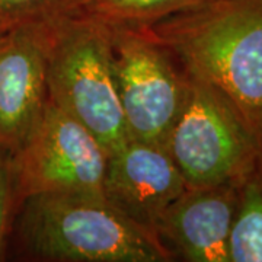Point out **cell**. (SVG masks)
<instances>
[{
    "instance_id": "14",
    "label": "cell",
    "mask_w": 262,
    "mask_h": 262,
    "mask_svg": "<svg viewBox=\"0 0 262 262\" xmlns=\"http://www.w3.org/2000/svg\"><path fill=\"white\" fill-rule=\"evenodd\" d=\"M76 2H77V0H75V3H76Z\"/></svg>"
},
{
    "instance_id": "3",
    "label": "cell",
    "mask_w": 262,
    "mask_h": 262,
    "mask_svg": "<svg viewBox=\"0 0 262 262\" xmlns=\"http://www.w3.org/2000/svg\"><path fill=\"white\" fill-rule=\"evenodd\" d=\"M47 86L50 101L91 131L108 155L130 140L106 25L75 9L50 20Z\"/></svg>"
},
{
    "instance_id": "8",
    "label": "cell",
    "mask_w": 262,
    "mask_h": 262,
    "mask_svg": "<svg viewBox=\"0 0 262 262\" xmlns=\"http://www.w3.org/2000/svg\"><path fill=\"white\" fill-rule=\"evenodd\" d=\"M239 182L187 187L153 227L170 261L230 262Z\"/></svg>"
},
{
    "instance_id": "9",
    "label": "cell",
    "mask_w": 262,
    "mask_h": 262,
    "mask_svg": "<svg viewBox=\"0 0 262 262\" xmlns=\"http://www.w3.org/2000/svg\"><path fill=\"white\" fill-rule=\"evenodd\" d=\"M185 189V179L165 147L130 139L108 155L103 198L151 234L160 214Z\"/></svg>"
},
{
    "instance_id": "2",
    "label": "cell",
    "mask_w": 262,
    "mask_h": 262,
    "mask_svg": "<svg viewBox=\"0 0 262 262\" xmlns=\"http://www.w3.org/2000/svg\"><path fill=\"white\" fill-rule=\"evenodd\" d=\"M15 215L19 242L39 261H170L155 234L130 222L103 195L34 194L19 203Z\"/></svg>"
},
{
    "instance_id": "12",
    "label": "cell",
    "mask_w": 262,
    "mask_h": 262,
    "mask_svg": "<svg viewBox=\"0 0 262 262\" xmlns=\"http://www.w3.org/2000/svg\"><path fill=\"white\" fill-rule=\"evenodd\" d=\"M75 8V0H0V34L47 20Z\"/></svg>"
},
{
    "instance_id": "1",
    "label": "cell",
    "mask_w": 262,
    "mask_h": 262,
    "mask_svg": "<svg viewBox=\"0 0 262 262\" xmlns=\"http://www.w3.org/2000/svg\"><path fill=\"white\" fill-rule=\"evenodd\" d=\"M143 29L222 95L262 147V0H208Z\"/></svg>"
},
{
    "instance_id": "5",
    "label": "cell",
    "mask_w": 262,
    "mask_h": 262,
    "mask_svg": "<svg viewBox=\"0 0 262 262\" xmlns=\"http://www.w3.org/2000/svg\"><path fill=\"white\" fill-rule=\"evenodd\" d=\"M117 92L131 140L165 147L185 101L188 76L143 28L108 27Z\"/></svg>"
},
{
    "instance_id": "11",
    "label": "cell",
    "mask_w": 262,
    "mask_h": 262,
    "mask_svg": "<svg viewBox=\"0 0 262 262\" xmlns=\"http://www.w3.org/2000/svg\"><path fill=\"white\" fill-rule=\"evenodd\" d=\"M208 0H77L73 9L106 27L143 28Z\"/></svg>"
},
{
    "instance_id": "4",
    "label": "cell",
    "mask_w": 262,
    "mask_h": 262,
    "mask_svg": "<svg viewBox=\"0 0 262 262\" xmlns=\"http://www.w3.org/2000/svg\"><path fill=\"white\" fill-rule=\"evenodd\" d=\"M165 150L187 187H206L241 181L262 147L222 95L188 77L185 101Z\"/></svg>"
},
{
    "instance_id": "10",
    "label": "cell",
    "mask_w": 262,
    "mask_h": 262,
    "mask_svg": "<svg viewBox=\"0 0 262 262\" xmlns=\"http://www.w3.org/2000/svg\"><path fill=\"white\" fill-rule=\"evenodd\" d=\"M230 262H262V150L239 182Z\"/></svg>"
},
{
    "instance_id": "13",
    "label": "cell",
    "mask_w": 262,
    "mask_h": 262,
    "mask_svg": "<svg viewBox=\"0 0 262 262\" xmlns=\"http://www.w3.org/2000/svg\"><path fill=\"white\" fill-rule=\"evenodd\" d=\"M15 214L13 185L10 172V158L0 153V259L5 255L6 237L9 234L12 219Z\"/></svg>"
},
{
    "instance_id": "6",
    "label": "cell",
    "mask_w": 262,
    "mask_h": 262,
    "mask_svg": "<svg viewBox=\"0 0 262 262\" xmlns=\"http://www.w3.org/2000/svg\"><path fill=\"white\" fill-rule=\"evenodd\" d=\"M106 163L108 151L94 134L48 101L32 136L10 158L15 208L34 194L102 195Z\"/></svg>"
},
{
    "instance_id": "7",
    "label": "cell",
    "mask_w": 262,
    "mask_h": 262,
    "mask_svg": "<svg viewBox=\"0 0 262 262\" xmlns=\"http://www.w3.org/2000/svg\"><path fill=\"white\" fill-rule=\"evenodd\" d=\"M51 19L0 34V153L8 158L25 146L50 101L47 42Z\"/></svg>"
}]
</instances>
